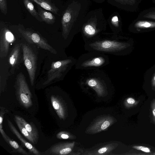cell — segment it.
<instances>
[{
  "instance_id": "obj_1",
  "label": "cell",
  "mask_w": 155,
  "mask_h": 155,
  "mask_svg": "<svg viewBox=\"0 0 155 155\" xmlns=\"http://www.w3.org/2000/svg\"><path fill=\"white\" fill-rule=\"evenodd\" d=\"M90 2V0H70L63 13L61 21L62 36L64 40L71 41L81 32Z\"/></svg>"
},
{
  "instance_id": "obj_2",
  "label": "cell",
  "mask_w": 155,
  "mask_h": 155,
  "mask_svg": "<svg viewBox=\"0 0 155 155\" xmlns=\"http://www.w3.org/2000/svg\"><path fill=\"white\" fill-rule=\"evenodd\" d=\"M130 46L129 43L123 40L118 34L104 32L85 42L84 48L88 51L119 55Z\"/></svg>"
},
{
  "instance_id": "obj_3",
  "label": "cell",
  "mask_w": 155,
  "mask_h": 155,
  "mask_svg": "<svg viewBox=\"0 0 155 155\" xmlns=\"http://www.w3.org/2000/svg\"><path fill=\"white\" fill-rule=\"evenodd\" d=\"M107 21L102 8L91 11L86 14L81 31L84 43L105 31Z\"/></svg>"
},
{
  "instance_id": "obj_4",
  "label": "cell",
  "mask_w": 155,
  "mask_h": 155,
  "mask_svg": "<svg viewBox=\"0 0 155 155\" xmlns=\"http://www.w3.org/2000/svg\"><path fill=\"white\" fill-rule=\"evenodd\" d=\"M78 80L81 85L92 88L100 96L107 93L108 87L111 84L108 75L100 69L85 70Z\"/></svg>"
},
{
  "instance_id": "obj_5",
  "label": "cell",
  "mask_w": 155,
  "mask_h": 155,
  "mask_svg": "<svg viewBox=\"0 0 155 155\" xmlns=\"http://www.w3.org/2000/svg\"><path fill=\"white\" fill-rule=\"evenodd\" d=\"M109 58L106 54L90 51L81 55L77 60L75 68L85 70L100 69L108 64Z\"/></svg>"
},
{
  "instance_id": "obj_6",
  "label": "cell",
  "mask_w": 155,
  "mask_h": 155,
  "mask_svg": "<svg viewBox=\"0 0 155 155\" xmlns=\"http://www.w3.org/2000/svg\"><path fill=\"white\" fill-rule=\"evenodd\" d=\"M77 60L72 57H68L51 64L48 73L47 80L43 83L46 84L55 79H59L64 75L75 65Z\"/></svg>"
},
{
  "instance_id": "obj_7",
  "label": "cell",
  "mask_w": 155,
  "mask_h": 155,
  "mask_svg": "<svg viewBox=\"0 0 155 155\" xmlns=\"http://www.w3.org/2000/svg\"><path fill=\"white\" fill-rule=\"evenodd\" d=\"M15 88L17 99L20 104L26 108L31 107L32 94L25 76L22 73L17 76Z\"/></svg>"
},
{
  "instance_id": "obj_8",
  "label": "cell",
  "mask_w": 155,
  "mask_h": 155,
  "mask_svg": "<svg viewBox=\"0 0 155 155\" xmlns=\"http://www.w3.org/2000/svg\"><path fill=\"white\" fill-rule=\"evenodd\" d=\"M23 59L28 71L31 85H34L37 68L36 56L31 48L25 44H21Z\"/></svg>"
},
{
  "instance_id": "obj_9",
  "label": "cell",
  "mask_w": 155,
  "mask_h": 155,
  "mask_svg": "<svg viewBox=\"0 0 155 155\" xmlns=\"http://www.w3.org/2000/svg\"><path fill=\"white\" fill-rule=\"evenodd\" d=\"M18 31L26 40L30 44H35L39 48L56 54V51L38 34L28 30L19 28Z\"/></svg>"
},
{
  "instance_id": "obj_10",
  "label": "cell",
  "mask_w": 155,
  "mask_h": 155,
  "mask_svg": "<svg viewBox=\"0 0 155 155\" xmlns=\"http://www.w3.org/2000/svg\"><path fill=\"white\" fill-rule=\"evenodd\" d=\"M114 121V119L109 117H101L96 120L86 130L88 134H94L105 130Z\"/></svg>"
},
{
  "instance_id": "obj_11",
  "label": "cell",
  "mask_w": 155,
  "mask_h": 155,
  "mask_svg": "<svg viewBox=\"0 0 155 155\" xmlns=\"http://www.w3.org/2000/svg\"><path fill=\"white\" fill-rule=\"evenodd\" d=\"M14 37L6 28H2L0 35V57H5L8 54L10 43L13 40Z\"/></svg>"
},
{
  "instance_id": "obj_12",
  "label": "cell",
  "mask_w": 155,
  "mask_h": 155,
  "mask_svg": "<svg viewBox=\"0 0 155 155\" xmlns=\"http://www.w3.org/2000/svg\"><path fill=\"white\" fill-rule=\"evenodd\" d=\"M74 142H60L52 145L49 149V154L61 155L68 154L72 151Z\"/></svg>"
},
{
  "instance_id": "obj_13",
  "label": "cell",
  "mask_w": 155,
  "mask_h": 155,
  "mask_svg": "<svg viewBox=\"0 0 155 155\" xmlns=\"http://www.w3.org/2000/svg\"><path fill=\"white\" fill-rule=\"evenodd\" d=\"M7 120L8 125L11 131L20 140L22 144L28 150L29 152L35 155H40V152L31 143L23 137L12 122L8 119Z\"/></svg>"
},
{
  "instance_id": "obj_14",
  "label": "cell",
  "mask_w": 155,
  "mask_h": 155,
  "mask_svg": "<svg viewBox=\"0 0 155 155\" xmlns=\"http://www.w3.org/2000/svg\"><path fill=\"white\" fill-rule=\"evenodd\" d=\"M52 105L58 116L60 119L65 118L66 109L61 97L57 95H52L51 97Z\"/></svg>"
},
{
  "instance_id": "obj_15",
  "label": "cell",
  "mask_w": 155,
  "mask_h": 155,
  "mask_svg": "<svg viewBox=\"0 0 155 155\" xmlns=\"http://www.w3.org/2000/svg\"><path fill=\"white\" fill-rule=\"evenodd\" d=\"M14 117L18 119L21 124L28 131L35 140L36 143L39 139V134L38 130L34 124L31 122L28 123L23 117L17 115L14 116Z\"/></svg>"
},
{
  "instance_id": "obj_16",
  "label": "cell",
  "mask_w": 155,
  "mask_h": 155,
  "mask_svg": "<svg viewBox=\"0 0 155 155\" xmlns=\"http://www.w3.org/2000/svg\"><path fill=\"white\" fill-rule=\"evenodd\" d=\"M0 132L3 139L7 143L12 147L14 152L20 153L24 155L29 154L17 142L9 137L6 134L3 128H0Z\"/></svg>"
},
{
  "instance_id": "obj_17",
  "label": "cell",
  "mask_w": 155,
  "mask_h": 155,
  "mask_svg": "<svg viewBox=\"0 0 155 155\" xmlns=\"http://www.w3.org/2000/svg\"><path fill=\"white\" fill-rule=\"evenodd\" d=\"M38 13L43 21L50 25L53 24L55 21V16L51 12L46 11L37 5Z\"/></svg>"
},
{
  "instance_id": "obj_18",
  "label": "cell",
  "mask_w": 155,
  "mask_h": 155,
  "mask_svg": "<svg viewBox=\"0 0 155 155\" xmlns=\"http://www.w3.org/2000/svg\"><path fill=\"white\" fill-rule=\"evenodd\" d=\"M21 45H16L13 48L9 57V62L11 66L14 67L19 63L20 48Z\"/></svg>"
},
{
  "instance_id": "obj_19",
  "label": "cell",
  "mask_w": 155,
  "mask_h": 155,
  "mask_svg": "<svg viewBox=\"0 0 155 155\" xmlns=\"http://www.w3.org/2000/svg\"><path fill=\"white\" fill-rule=\"evenodd\" d=\"M108 22L113 32L119 34L120 31V21L116 12L113 13L109 17Z\"/></svg>"
},
{
  "instance_id": "obj_20",
  "label": "cell",
  "mask_w": 155,
  "mask_h": 155,
  "mask_svg": "<svg viewBox=\"0 0 155 155\" xmlns=\"http://www.w3.org/2000/svg\"><path fill=\"white\" fill-rule=\"evenodd\" d=\"M37 3L43 8L58 15V9L49 0H31Z\"/></svg>"
},
{
  "instance_id": "obj_21",
  "label": "cell",
  "mask_w": 155,
  "mask_h": 155,
  "mask_svg": "<svg viewBox=\"0 0 155 155\" xmlns=\"http://www.w3.org/2000/svg\"><path fill=\"white\" fill-rule=\"evenodd\" d=\"M23 2L25 8L30 14L38 21L42 22V20L39 15L38 12L35 9L31 0H23Z\"/></svg>"
},
{
  "instance_id": "obj_22",
  "label": "cell",
  "mask_w": 155,
  "mask_h": 155,
  "mask_svg": "<svg viewBox=\"0 0 155 155\" xmlns=\"http://www.w3.org/2000/svg\"><path fill=\"white\" fill-rule=\"evenodd\" d=\"M111 5L117 8H121L126 5H133L135 3L136 0H107Z\"/></svg>"
},
{
  "instance_id": "obj_23",
  "label": "cell",
  "mask_w": 155,
  "mask_h": 155,
  "mask_svg": "<svg viewBox=\"0 0 155 155\" xmlns=\"http://www.w3.org/2000/svg\"><path fill=\"white\" fill-rule=\"evenodd\" d=\"M14 120L17 125L19 129L23 136L31 143L33 144H36V143L28 131L21 124L19 121L15 118H14Z\"/></svg>"
},
{
  "instance_id": "obj_24",
  "label": "cell",
  "mask_w": 155,
  "mask_h": 155,
  "mask_svg": "<svg viewBox=\"0 0 155 155\" xmlns=\"http://www.w3.org/2000/svg\"><path fill=\"white\" fill-rule=\"evenodd\" d=\"M134 26L136 28H155V21H139L135 23Z\"/></svg>"
},
{
  "instance_id": "obj_25",
  "label": "cell",
  "mask_w": 155,
  "mask_h": 155,
  "mask_svg": "<svg viewBox=\"0 0 155 155\" xmlns=\"http://www.w3.org/2000/svg\"><path fill=\"white\" fill-rule=\"evenodd\" d=\"M140 100H136L132 97H128L124 101L125 106L127 108L135 107L139 103Z\"/></svg>"
},
{
  "instance_id": "obj_26",
  "label": "cell",
  "mask_w": 155,
  "mask_h": 155,
  "mask_svg": "<svg viewBox=\"0 0 155 155\" xmlns=\"http://www.w3.org/2000/svg\"><path fill=\"white\" fill-rule=\"evenodd\" d=\"M149 117L151 122L155 125V98L150 101Z\"/></svg>"
},
{
  "instance_id": "obj_27",
  "label": "cell",
  "mask_w": 155,
  "mask_h": 155,
  "mask_svg": "<svg viewBox=\"0 0 155 155\" xmlns=\"http://www.w3.org/2000/svg\"><path fill=\"white\" fill-rule=\"evenodd\" d=\"M56 137L60 139H72L73 138V136L67 132L61 131L57 134Z\"/></svg>"
},
{
  "instance_id": "obj_28",
  "label": "cell",
  "mask_w": 155,
  "mask_h": 155,
  "mask_svg": "<svg viewBox=\"0 0 155 155\" xmlns=\"http://www.w3.org/2000/svg\"><path fill=\"white\" fill-rule=\"evenodd\" d=\"M114 147L110 145L107 146L102 147L97 151L95 154L101 155L105 154L109 152Z\"/></svg>"
},
{
  "instance_id": "obj_29",
  "label": "cell",
  "mask_w": 155,
  "mask_h": 155,
  "mask_svg": "<svg viewBox=\"0 0 155 155\" xmlns=\"http://www.w3.org/2000/svg\"><path fill=\"white\" fill-rule=\"evenodd\" d=\"M0 9L2 13L6 15L7 13L6 0H0Z\"/></svg>"
},
{
  "instance_id": "obj_30",
  "label": "cell",
  "mask_w": 155,
  "mask_h": 155,
  "mask_svg": "<svg viewBox=\"0 0 155 155\" xmlns=\"http://www.w3.org/2000/svg\"><path fill=\"white\" fill-rule=\"evenodd\" d=\"M133 148L147 153H150L151 152L150 148L146 147L139 145H134L133 147Z\"/></svg>"
},
{
  "instance_id": "obj_31",
  "label": "cell",
  "mask_w": 155,
  "mask_h": 155,
  "mask_svg": "<svg viewBox=\"0 0 155 155\" xmlns=\"http://www.w3.org/2000/svg\"><path fill=\"white\" fill-rule=\"evenodd\" d=\"M0 128H3L2 123L4 115L5 113L8 112V111L3 107H0Z\"/></svg>"
},
{
  "instance_id": "obj_32",
  "label": "cell",
  "mask_w": 155,
  "mask_h": 155,
  "mask_svg": "<svg viewBox=\"0 0 155 155\" xmlns=\"http://www.w3.org/2000/svg\"><path fill=\"white\" fill-rule=\"evenodd\" d=\"M143 17L155 20V11L146 14L143 16Z\"/></svg>"
},
{
  "instance_id": "obj_33",
  "label": "cell",
  "mask_w": 155,
  "mask_h": 155,
  "mask_svg": "<svg viewBox=\"0 0 155 155\" xmlns=\"http://www.w3.org/2000/svg\"><path fill=\"white\" fill-rule=\"evenodd\" d=\"M151 84L152 89L155 91V73L153 76L151 81Z\"/></svg>"
},
{
  "instance_id": "obj_34",
  "label": "cell",
  "mask_w": 155,
  "mask_h": 155,
  "mask_svg": "<svg viewBox=\"0 0 155 155\" xmlns=\"http://www.w3.org/2000/svg\"><path fill=\"white\" fill-rule=\"evenodd\" d=\"M96 2L98 3H101L104 2L105 0H93Z\"/></svg>"
},
{
  "instance_id": "obj_35",
  "label": "cell",
  "mask_w": 155,
  "mask_h": 155,
  "mask_svg": "<svg viewBox=\"0 0 155 155\" xmlns=\"http://www.w3.org/2000/svg\"><path fill=\"white\" fill-rule=\"evenodd\" d=\"M151 155H155V152L153 153L152 154H151Z\"/></svg>"
}]
</instances>
